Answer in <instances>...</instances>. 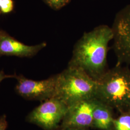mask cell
I'll list each match as a JSON object with an SVG mask.
<instances>
[{"label": "cell", "instance_id": "13", "mask_svg": "<svg viewBox=\"0 0 130 130\" xmlns=\"http://www.w3.org/2000/svg\"><path fill=\"white\" fill-rule=\"evenodd\" d=\"M8 126V122L5 115L0 117V130H6Z\"/></svg>", "mask_w": 130, "mask_h": 130}, {"label": "cell", "instance_id": "10", "mask_svg": "<svg viewBox=\"0 0 130 130\" xmlns=\"http://www.w3.org/2000/svg\"><path fill=\"white\" fill-rule=\"evenodd\" d=\"M116 130H130V116L124 115L113 121Z\"/></svg>", "mask_w": 130, "mask_h": 130}, {"label": "cell", "instance_id": "12", "mask_svg": "<svg viewBox=\"0 0 130 130\" xmlns=\"http://www.w3.org/2000/svg\"><path fill=\"white\" fill-rule=\"evenodd\" d=\"M14 8L13 0H3L0 6L1 13L7 14L12 12Z\"/></svg>", "mask_w": 130, "mask_h": 130}, {"label": "cell", "instance_id": "15", "mask_svg": "<svg viewBox=\"0 0 130 130\" xmlns=\"http://www.w3.org/2000/svg\"><path fill=\"white\" fill-rule=\"evenodd\" d=\"M63 130H85L84 128H68L63 129Z\"/></svg>", "mask_w": 130, "mask_h": 130}, {"label": "cell", "instance_id": "3", "mask_svg": "<svg viewBox=\"0 0 130 130\" xmlns=\"http://www.w3.org/2000/svg\"><path fill=\"white\" fill-rule=\"evenodd\" d=\"M96 98L108 107H130V70L117 64L97 80Z\"/></svg>", "mask_w": 130, "mask_h": 130}, {"label": "cell", "instance_id": "17", "mask_svg": "<svg viewBox=\"0 0 130 130\" xmlns=\"http://www.w3.org/2000/svg\"><path fill=\"white\" fill-rule=\"evenodd\" d=\"M2 1H3V0H0V6H1V4H2Z\"/></svg>", "mask_w": 130, "mask_h": 130}, {"label": "cell", "instance_id": "4", "mask_svg": "<svg viewBox=\"0 0 130 130\" xmlns=\"http://www.w3.org/2000/svg\"><path fill=\"white\" fill-rule=\"evenodd\" d=\"M68 107L59 99L53 98L45 100L27 117L28 122L45 130H55L62 121Z\"/></svg>", "mask_w": 130, "mask_h": 130}, {"label": "cell", "instance_id": "7", "mask_svg": "<svg viewBox=\"0 0 130 130\" xmlns=\"http://www.w3.org/2000/svg\"><path fill=\"white\" fill-rule=\"evenodd\" d=\"M97 101L96 98L84 100L69 107L62 120V128L85 129L92 125L93 111Z\"/></svg>", "mask_w": 130, "mask_h": 130}, {"label": "cell", "instance_id": "1", "mask_svg": "<svg viewBox=\"0 0 130 130\" xmlns=\"http://www.w3.org/2000/svg\"><path fill=\"white\" fill-rule=\"evenodd\" d=\"M113 37L112 28L105 25L84 33L75 44L68 66L83 70L97 80L107 71L108 46Z\"/></svg>", "mask_w": 130, "mask_h": 130}, {"label": "cell", "instance_id": "5", "mask_svg": "<svg viewBox=\"0 0 130 130\" xmlns=\"http://www.w3.org/2000/svg\"><path fill=\"white\" fill-rule=\"evenodd\" d=\"M111 28L114 34L113 49L118 64L130 66V4L117 14Z\"/></svg>", "mask_w": 130, "mask_h": 130}, {"label": "cell", "instance_id": "6", "mask_svg": "<svg viewBox=\"0 0 130 130\" xmlns=\"http://www.w3.org/2000/svg\"><path fill=\"white\" fill-rule=\"evenodd\" d=\"M18 83L15 91L27 100L45 101L55 98L56 92L58 74L42 80L27 79L22 75H16Z\"/></svg>", "mask_w": 130, "mask_h": 130}, {"label": "cell", "instance_id": "14", "mask_svg": "<svg viewBox=\"0 0 130 130\" xmlns=\"http://www.w3.org/2000/svg\"><path fill=\"white\" fill-rule=\"evenodd\" d=\"M15 77V75H6L5 74L3 71H0V84L2 80L7 78H14Z\"/></svg>", "mask_w": 130, "mask_h": 130}, {"label": "cell", "instance_id": "8", "mask_svg": "<svg viewBox=\"0 0 130 130\" xmlns=\"http://www.w3.org/2000/svg\"><path fill=\"white\" fill-rule=\"evenodd\" d=\"M46 45L45 42L35 45H27L5 32L0 40V55L30 57L35 56Z\"/></svg>", "mask_w": 130, "mask_h": 130}, {"label": "cell", "instance_id": "9", "mask_svg": "<svg viewBox=\"0 0 130 130\" xmlns=\"http://www.w3.org/2000/svg\"><path fill=\"white\" fill-rule=\"evenodd\" d=\"M113 121L109 107L98 100L93 111L92 125L100 129L108 130Z\"/></svg>", "mask_w": 130, "mask_h": 130}, {"label": "cell", "instance_id": "11", "mask_svg": "<svg viewBox=\"0 0 130 130\" xmlns=\"http://www.w3.org/2000/svg\"><path fill=\"white\" fill-rule=\"evenodd\" d=\"M44 1L53 9L58 10L70 3L71 0H44Z\"/></svg>", "mask_w": 130, "mask_h": 130}, {"label": "cell", "instance_id": "16", "mask_svg": "<svg viewBox=\"0 0 130 130\" xmlns=\"http://www.w3.org/2000/svg\"><path fill=\"white\" fill-rule=\"evenodd\" d=\"M5 31H4V30H3L0 29V40L1 39V38L2 37V36L3 35V34L5 33Z\"/></svg>", "mask_w": 130, "mask_h": 130}, {"label": "cell", "instance_id": "2", "mask_svg": "<svg viewBox=\"0 0 130 130\" xmlns=\"http://www.w3.org/2000/svg\"><path fill=\"white\" fill-rule=\"evenodd\" d=\"M97 88L96 80L83 70L68 66L58 74L55 98L59 99L69 107L80 101L96 98Z\"/></svg>", "mask_w": 130, "mask_h": 130}]
</instances>
